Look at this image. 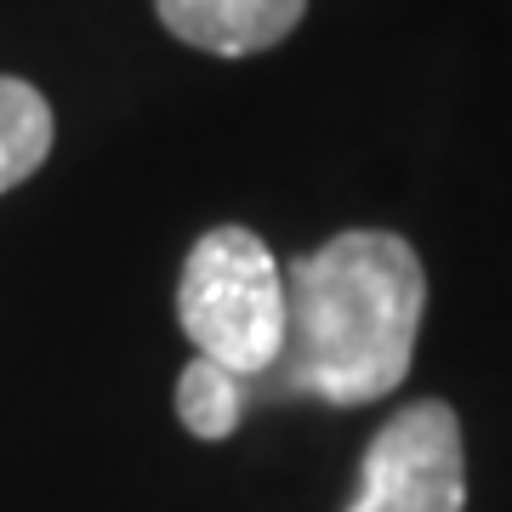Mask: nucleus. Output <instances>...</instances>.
I'll list each match as a JSON object with an SVG mask.
<instances>
[{
	"label": "nucleus",
	"instance_id": "f257e3e1",
	"mask_svg": "<svg viewBox=\"0 0 512 512\" xmlns=\"http://www.w3.org/2000/svg\"><path fill=\"white\" fill-rule=\"evenodd\" d=\"M291 382L325 404H376L410 376L427 313V268L387 228H348L285 279Z\"/></svg>",
	"mask_w": 512,
	"mask_h": 512
},
{
	"label": "nucleus",
	"instance_id": "f03ea898",
	"mask_svg": "<svg viewBox=\"0 0 512 512\" xmlns=\"http://www.w3.org/2000/svg\"><path fill=\"white\" fill-rule=\"evenodd\" d=\"M177 319L188 342L234 376H262L285 359V274L262 234L222 222L194 239L177 279Z\"/></svg>",
	"mask_w": 512,
	"mask_h": 512
},
{
	"label": "nucleus",
	"instance_id": "7ed1b4c3",
	"mask_svg": "<svg viewBox=\"0 0 512 512\" xmlns=\"http://www.w3.org/2000/svg\"><path fill=\"white\" fill-rule=\"evenodd\" d=\"M348 512H467V444L444 399L393 410L359 461Z\"/></svg>",
	"mask_w": 512,
	"mask_h": 512
},
{
	"label": "nucleus",
	"instance_id": "20e7f679",
	"mask_svg": "<svg viewBox=\"0 0 512 512\" xmlns=\"http://www.w3.org/2000/svg\"><path fill=\"white\" fill-rule=\"evenodd\" d=\"M171 35L211 57H256L291 40L308 0H154Z\"/></svg>",
	"mask_w": 512,
	"mask_h": 512
},
{
	"label": "nucleus",
	"instance_id": "39448f33",
	"mask_svg": "<svg viewBox=\"0 0 512 512\" xmlns=\"http://www.w3.org/2000/svg\"><path fill=\"white\" fill-rule=\"evenodd\" d=\"M52 103L18 80V74H0V194L6 188L29 183L46 154H52Z\"/></svg>",
	"mask_w": 512,
	"mask_h": 512
},
{
	"label": "nucleus",
	"instance_id": "423d86ee",
	"mask_svg": "<svg viewBox=\"0 0 512 512\" xmlns=\"http://www.w3.org/2000/svg\"><path fill=\"white\" fill-rule=\"evenodd\" d=\"M177 416L205 444L228 439L239 427V416H245V376H234L228 365L205 359V353H194L188 370L177 376Z\"/></svg>",
	"mask_w": 512,
	"mask_h": 512
}]
</instances>
